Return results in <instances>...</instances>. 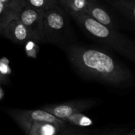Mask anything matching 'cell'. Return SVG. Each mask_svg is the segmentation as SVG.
Listing matches in <instances>:
<instances>
[{"label": "cell", "instance_id": "6da1fadb", "mask_svg": "<svg viewBox=\"0 0 135 135\" xmlns=\"http://www.w3.org/2000/svg\"><path fill=\"white\" fill-rule=\"evenodd\" d=\"M63 48L71 64L85 78L113 86L127 84L133 79L128 67L100 48L71 42Z\"/></svg>", "mask_w": 135, "mask_h": 135}, {"label": "cell", "instance_id": "7a4b0ae2", "mask_svg": "<svg viewBox=\"0 0 135 135\" xmlns=\"http://www.w3.org/2000/svg\"><path fill=\"white\" fill-rule=\"evenodd\" d=\"M66 11L79 26L95 40L135 62V43L129 37L117 29L98 22L86 13Z\"/></svg>", "mask_w": 135, "mask_h": 135}, {"label": "cell", "instance_id": "3957f363", "mask_svg": "<svg viewBox=\"0 0 135 135\" xmlns=\"http://www.w3.org/2000/svg\"><path fill=\"white\" fill-rule=\"evenodd\" d=\"M70 15L60 5L44 11L43 42L63 46L69 44L72 36Z\"/></svg>", "mask_w": 135, "mask_h": 135}, {"label": "cell", "instance_id": "277c9868", "mask_svg": "<svg viewBox=\"0 0 135 135\" xmlns=\"http://www.w3.org/2000/svg\"><path fill=\"white\" fill-rule=\"evenodd\" d=\"M9 116L19 126L26 134L32 123L36 121H45L54 123L62 128L69 125L65 120L58 119L50 112L42 109H9L6 111Z\"/></svg>", "mask_w": 135, "mask_h": 135}, {"label": "cell", "instance_id": "5b68a950", "mask_svg": "<svg viewBox=\"0 0 135 135\" xmlns=\"http://www.w3.org/2000/svg\"><path fill=\"white\" fill-rule=\"evenodd\" d=\"M96 101L92 99H80L59 104L45 105L41 109L64 120L71 115L92 108L96 105Z\"/></svg>", "mask_w": 135, "mask_h": 135}, {"label": "cell", "instance_id": "8992f818", "mask_svg": "<svg viewBox=\"0 0 135 135\" xmlns=\"http://www.w3.org/2000/svg\"><path fill=\"white\" fill-rule=\"evenodd\" d=\"M115 11L102 0H90L85 12L86 15L107 26L117 29L121 27Z\"/></svg>", "mask_w": 135, "mask_h": 135}, {"label": "cell", "instance_id": "52a82bcc", "mask_svg": "<svg viewBox=\"0 0 135 135\" xmlns=\"http://www.w3.org/2000/svg\"><path fill=\"white\" fill-rule=\"evenodd\" d=\"M19 19L28 28L35 42H42L44 29V11L25 6L19 15Z\"/></svg>", "mask_w": 135, "mask_h": 135}, {"label": "cell", "instance_id": "ba28073f", "mask_svg": "<svg viewBox=\"0 0 135 135\" xmlns=\"http://www.w3.org/2000/svg\"><path fill=\"white\" fill-rule=\"evenodd\" d=\"M0 33L5 38L14 43L25 44L30 41H34V38L28 28L20 19H15L9 22Z\"/></svg>", "mask_w": 135, "mask_h": 135}, {"label": "cell", "instance_id": "9c48e42d", "mask_svg": "<svg viewBox=\"0 0 135 135\" xmlns=\"http://www.w3.org/2000/svg\"><path fill=\"white\" fill-rule=\"evenodd\" d=\"M135 24V0H102Z\"/></svg>", "mask_w": 135, "mask_h": 135}, {"label": "cell", "instance_id": "30bf717a", "mask_svg": "<svg viewBox=\"0 0 135 135\" xmlns=\"http://www.w3.org/2000/svg\"><path fill=\"white\" fill-rule=\"evenodd\" d=\"M65 128L54 123L45 121H36L32 123L26 135H58Z\"/></svg>", "mask_w": 135, "mask_h": 135}, {"label": "cell", "instance_id": "8fae6325", "mask_svg": "<svg viewBox=\"0 0 135 135\" xmlns=\"http://www.w3.org/2000/svg\"><path fill=\"white\" fill-rule=\"evenodd\" d=\"M121 131H109L105 132H97L90 130L84 129L83 127H78L69 124L67 127L62 129L58 135H118Z\"/></svg>", "mask_w": 135, "mask_h": 135}, {"label": "cell", "instance_id": "7c38bea8", "mask_svg": "<svg viewBox=\"0 0 135 135\" xmlns=\"http://www.w3.org/2000/svg\"><path fill=\"white\" fill-rule=\"evenodd\" d=\"M15 19H19V14L0 1V30Z\"/></svg>", "mask_w": 135, "mask_h": 135}, {"label": "cell", "instance_id": "4fadbf2b", "mask_svg": "<svg viewBox=\"0 0 135 135\" xmlns=\"http://www.w3.org/2000/svg\"><path fill=\"white\" fill-rule=\"evenodd\" d=\"M90 0H60L59 5L66 10L84 13Z\"/></svg>", "mask_w": 135, "mask_h": 135}, {"label": "cell", "instance_id": "5bb4252c", "mask_svg": "<svg viewBox=\"0 0 135 135\" xmlns=\"http://www.w3.org/2000/svg\"><path fill=\"white\" fill-rule=\"evenodd\" d=\"M24 5L40 11L48 10L50 8L59 5L60 0H21Z\"/></svg>", "mask_w": 135, "mask_h": 135}, {"label": "cell", "instance_id": "9a60e30c", "mask_svg": "<svg viewBox=\"0 0 135 135\" xmlns=\"http://www.w3.org/2000/svg\"><path fill=\"white\" fill-rule=\"evenodd\" d=\"M64 120L71 126L83 128L92 126L94 124L93 120L82 112H78L71 115L69 117L66 118Z\"/></svg>", "mask_w": 135, "mask_h": 135}, {"label": "cell", "instance_id": "2e32d148", "mask_svg": "<svg viewBox=\"0 0 135 135\" xmlns=\"http://www.w3.org/2000/svg\"><path fill=\"white\" fill-rule=\"evenodd\" d=\"M5 6L13 9L20 15V13L25 7L23 3L21 0H0Z\"/></svg>", "mask_w": 135, "mask_h": 135}, {"label": "cell", "instance_id": "e0dca14e", "mask_svg": "<svg viewBox=\"0 0 135 135\" xmlns=\"http://www.w3.org/2000/svg\"><path fill=\"white\" fill-rule=\"evenodd\" d=\"M0 99L1 100H2L3 99V97H4V92H3V89L2 87H1L0 88Z\"/></svg>", "mask_w": 135, "mask_h": 135}, {"label": "cell", "instance_id": "ac0fdd59", "mask_svg": "<svg viewBox=\"0 0 135 135\" xmlns=\"http://www.w3.org/2000/svg\"><path fill=\"white\" fill-rule=\"evenodd\" d=\"M124 135H133V132H127V133H125V134Z\"/></svg>", "mask_w": 135, "mask_h": 135}, {"label": "cell", "instance_id": "d6986e66", "mask_svg": "<svg viewBox=\"0 0 135 135\" xmlns=\"http://www.w3.org/2000/svg\"><path fill=\"white\" fill-rule=\"evenodd\" d=\"M132 132H133V135H135V128L134 130H132Z\"/></svg>", "mask_w": 135, "mask_h": 135}]
</instances>
